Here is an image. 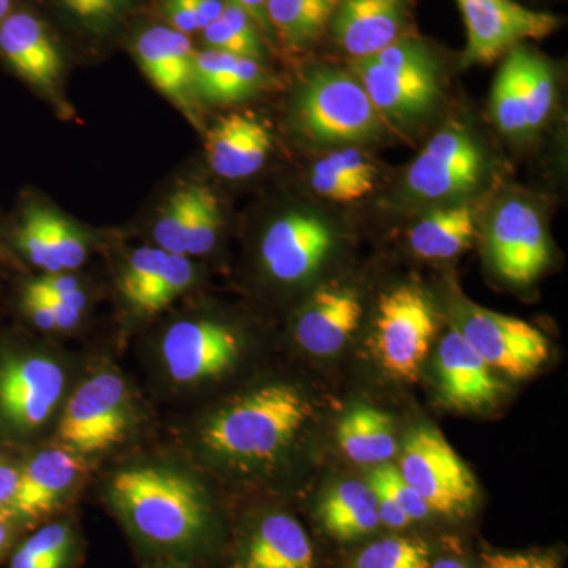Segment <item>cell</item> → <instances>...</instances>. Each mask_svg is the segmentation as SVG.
<instances>
[{"label": "cell", "mask_w": 568, "mask_h": 568, "mask_svg": "<svg viewBox=\"0 0 568 568\" xmlns=\"http://www.w3.org/2000/svg\"><path fill=\"white\" fill-rule=\"evenodd\" d=\"M481 568H560L558 559L540 552H488Z\"/></svg>", "instance_id": "42"}, {"label": "cell", "mask_w": 568, "mask_h": 568, "mask_svg": "<svg viewBox=\"0 0 568 568\" xmlns=\"http://www.w3.org/2000/svg\"><path fill=\"white\" fill-rule=\"evenodd\" d=\"M133 54L142 73L166 99L185 111L196 102L192 40L170 26H149L136 33Z\"/></svg>", "instance_id": "15"}, {"label": "cell", "mask_w": 568, "mask_h": 568, "mask_svg": "<svg viewBox=\"0 0 568 568\" xmlns=\"http://www.w3.org/2000/svg\"><path fill=\"white\" fill-rule=\"evenodd\" d=\"M132 422L125 381L115 373H97L70 396L58 426L59 446L82 458L103 454L122 444Z\"/></svg>", "instance_id": "5"}, {"label": "cell", "mask_w": 568, "mask_h": 568, "mask_svg": "<svg viewBox=\"0 0 568 568\" xmlns=\"http://www.w3.org/2000/svg\"><path fill=\"white\" fill-rule=\"evenodd\" d=\"M159 7L164 22L174 31L185 33L189 37L200 32L196 18H194L186 0H160Z\"/></svg>", "instance_id": "43"}, {"label": "cell", "mask_w": 568, "mask_h": 568, "mask_svg": "<svg viewBox=\"0 0 568 568\" xmlns=\"http://www.w3.org/2000/svg\"><path fill=\"white\" fill-rule=\"evenodd\" d=\"M354 71L373 106L390 121H416L433 110L440 95L435 55L417 40L399 39L357 59Z\"/></svg>", "instance_id": "3"}, {"label": "cell", "mask_w": 568, "mask_h": 568, "mask_svg": "<svg viewBox=\"0 0 568 568\" xmlns=\"http://www.w3.org/2000/svg\"><path fill=\"white\" fill-rule=\"evenodd\" d=\"M477 234V211L473 204L437 207L414 224L409 245L424 260H450L465 252Z\"/></svg>", "instance_id": "24"}, {"label": "cell", "mask_w": 568, "mask_h": 568, "mask_svg": "<svg viewBox=\"0 0 568 568\" xmlns=\"http://www.w3.org/2000/svg\"><path fill=\"white\" fill-rule=\"evenodd\" d=\"M523 95L529 133L547 121L555 104L556 81L549 63L528 48H523Z\"/></svg>", "instance_id": "31"}, {"label": "cell", "mask_w": 568, "mask_h": 568, "mask_svg": "<svg viewBox=\"0 0 568 568\" xmlns=\"http://www.w3.org/2000/svg\"><path fill=\"white\" fill-rule=\"evenodd\" d=\"M364 308L353 290L338 284L320 287L295 323V339L306 353L332 355L349 342L361 324Z\"/></svg>", "instance_id": "20"}, {"label": "cell", "mask_w": 568, "mask_h": 568, "mask_svg": "<svg viewBox=\"0 0 568 568\" xmlns=\"http://www.w3.org/2000/svg\"><path fill=\"white\" fill-rule=\"evenodd\" d=\"M523 48L519 44L504 55L506 59L493 84V118L500 132L506 134L528 133L523 95Z\"/></svg>", "instance_id": "28"}, {"label": "cell", "mask_w": 568, "mask_h": 568, "mask_svg": "<svg viewBox=\"0 0 568 568\" xmlns=\"http://www.w3.org/2000/svg\"><path fill=\"white\" fill-rule=\"evenodd\" d=\"M194 267L189 256L170 253L162 274L138 297L130 302V306L140 315H156L173 304L179 295L185 293L194 282Z\"/></svg>", "instance_id": "32"}, {"label": "cell", "mask_w": 568, "mask_h": 568, "mask_svg": "<svg viewBox=\"0 0 568 568\" xmlns=\"http://www.w3.org/2000/svg\"><path fill=\"white\" fill-rule=\"evenodd\" d=\"M320 518L338 540L366 536L381 525L375 491L364 481H343L324 496Z\"/></svg>", "instance_id": "26"}, {"label": "cell", "mask_w": 568, "mask_h": 568, "mask_svg": "<svg viewBox=\"0 0 568 568\" xmlns=\"http://www.w3.org/2000/svg\"><path fill=\"white\" fill-rule=\"evenodd\" d=\"M73 536L69 526L52 523L26 538L10 560V568H63L69 560Z\"/></svg>", "instance_id": "30"}, {"label": "cell", "mask_w": 568, "mask_h": 568, "mask_svg": "<svg viewBox=\"0 0 568 568\" xmlns=\"http://www.w3.org/2000/svg\"><path fill=\"white\" fill-rule=\"evenodd\" d=\"M274 149L271 130L253 112L222 115L205 134V156L213 173L230 181L246 179L264 166Z\"/></svg>", "instance_id": "19"}, {"label": "cell", "mask_w": 568, "mask_h": 568, "mask_svg": "<svg viewBox=\"0 0 568 568\" xmlns=\"http://www.w3.org/2000/svg\"><path fill=\"white\" fill-rule=\"evenodd\" d=\"M336 440L351 462L384 465L396 452L394 420L376 407L355 406L339 420Z\"/></svg>", "instance_id": "25"}, {"label": "cell", "mask_w": 568, "mask_h": 568, "mask_svg": "<svg viewBox=\"0 0 568 568\" xmlns=\"http://www.w3.org/2000/svg\"><path fill=\"white\" fill-rule=\"evenodd\" d=\"M112 506L130 528L159 547H185L204 532L203 491L186 476L164 467L123 469L112 477Z\"/></svg>", "instance_id": "2"}, {"label": "cell", "mask_w": 568, "mask_h": 568, "mask_svg": "<svg viewBox=\"0 0 568 568\" xmlns=\"http://www.w3.org/2000/svg\"><path fill=\"white\" fill-rule=\"evenodd\" d=\"M429 548L409 537L381 538L354 560V568H429Z\"/></svg>", "instance_id": "33"}, {"label": "cell", "mask_w": 568, "mask_h": 568, "mask_svg": "<svg viewBox=\"0 0 568 568\" xmlns=\"http://www.w3.org/2000/svg\"><path fill=\"white\" fill-rule=\"evenodd\" d=\"M368 485L386 493L396 506L405 511L410 521L424 519L432 514L425 500L414 491V488L403 478L398 467L394 465L384 463V465H379L375 470H372L368 476Z\"/></svg>", "instance_id": "38"}, {"label": "cell", "mask_w": 568, "mask_h": 568, "mask_svg": "<svg viewBox=\"0 0 568 568\" xmlns=\"http://www.w3.org/2000/svg\"><path fill=\"white\" fill-rule=\"evenodd\" d=\"M85 473L80 455L61 446L43 448L22 463L20 485L10 507L18 525H29L50 515Z\"/></svg>", "instance_id": "16"}, {"label": "cell", "mask_w": 568, "mask_h": 568, "mask_svg": "<svg viewBox=\"0 0 568 568\" xmlns=\"http://www.w3.org/2000/svg\"><path fill=\"white\" fill-rule=\"evenodd\" d=\"M0 254H2V239H0Z\"/></svg>", "instance_id": "52"}, {"label": "cell", "mask_w": 568, "mask_h": 568, "mask_svg": "<svg viewBox=\"0 0 568 568\" xmlns=\"http://www.w3.org/2000/svg\"><path fill=\"white\" fill-rule=\"evenodd\" d=\"M429 568H469L467 564L463 562V560L458 559H443L437 560L436 564H432Z\"/></svg>", "instance_id": "50"}, {"label": "cell", "mask_w": 568, "mask_h": 568, "mask_svg": "<svg viewBox=\"0 0 568 568\" xmlns=\"http://www.w3.org/2000/svg\"><path fill=\"white\" fill-rule=\"evenodd\" d=\"M452 320L467 345L485 364L511 379L536 375L549 358V339L540 328L473 304L465 297L452 301Z\"/></svg>", "instance_id": "6"}, {"label": "cell", "mask_w": 568, "mask_h": 568, "mask_svg": "<svg viewBox=\"0 0 568 568\" xmlns=\"http://www.w3.org/2000/svg\"><path fill=\"white\" fill-rule=\"evenodd\" d=\"M17 525V519L10 514H0V562L9 555L11 545H13L14 526Z\"/></svg>", "instance_id": "49"}, {"label": "cell", "mask_w": 568, "mask_h": 568, "mask_svg": "<svg viewBox=\"0 0 568 568\" xmlns=\"http://www.w3.org/2000/svg\"><path fill=\"white\" fill-rule=\"evenodd\" d=\"M241 355V338L213 321H179L162 339V357L174 383L192 384L230 372Z\"/></svg>", "instance_id": "12"}, {"label": "cell", "mask_w": 568, "mask_h": 568, "mask_svg": "<svg viewBox=\"0 0 568 568\" xmlns=\"http://www.w3.org/2000/svg\"><path fill=\"white\" fill-rule=\"evenodd\" d=\"M317 164L331 171L336 178L342 179L351 185L357 186L365 194L375 190L376 168L368 159L354 148L339 149L331 152L323 159L317 160Z\"/></svg>", "instance_id": "39"}, {"label": "cell", "mask_w": 568, "mask_h": 568, "mask_svg": "<svg viewBox=\"0 0 568 568\" xmlns=\"http://www.w3.org/2000/svg\"><path fill=\"white\" fill-rule=\"evenodd\" d=\"M170 253L159 246H141L130 254L129 261L123 265L119 290L125 298L126 304L138 297L159 275L162 274Z\"/></svg>", "instance_id": "36"}, {"label": "cell", "mask_w": 568, "mask_h": 568, "mask_svg": "<svg viewBox=\"0 0 568 568\" xmlns=\"http://www.w3.org/2000/svg\"><path fill=\"white\" fill-rule=\"evenodd\" d=\"M65 388L62 366L47 355L0 345V433L31 435L50 420Z\"/></svg>", "instance_id": "7"}, {"label": "cell", "mask_w": 568, "mask_h": 568, "mask_svg": "<svg viewBox=\"0 0 568 568\" xmlns=\"http://www.w3.org/2000/svg\"><path fill=\"white\" fill-rule=\"evenodd\" d=\"M14 0H0V22L6 20L13 10Z\"/></svg>", "instance_id": "51"}, {"label": "cell", "mask_w": 568, "mask_h": 568, "mask_svg": "<svg viewBox=\"0 0 568 568\" xmlns=\"http://www.w3.org/2000/svg\"><path fill=\"white\" fill-rule=\"evenodd\" d=\"M298 126L320 144H351L375 136L381 115L357 78L339 70H316L295 103Z\"/></svg>", "instance_id": "4"}, {"label": "cell", "mask_w": 568, "mask_h": 568, "mask_svg": "<svg viewBox=\"0 0 568 568\" xmlns=\"http://www.w3.org/2000/svg\"><path fill=\"white\" fill-rule=\"evenodd\" d=\"M338 0H267L271 31L294 48L312 44L331 22Z\"/></svg>", "instance_id": "27"}, {"label": "cell", "mask_w": 568, "mask_h": 568, "mask_svg": "<svg viewBox=\"0 0 568 568\" xmlns=\"http://www.w3.org/2000/svg\"><path fill=\"white\" fill-rule=\"evenodd\" d=\"M466 24L463 63H491L526 40H540L559 28L560 20L530 10L514 0H455Z\"/></svg>", "instance_id": "10"}, {"label": "cell", "mask_w": 568, "mask_h": 568, "mask_svg": "<svg viewBox=\"0 0 568 568\" xmlns=\"http://www.w3.org/2000/svg\"><path fill=\"white\" fill-rule=\"evenodd\" d=\"M484 170L476 141L458 129L435 134L420 155L410 163L406 186L425 200H446L470 192Z\"/></svg>", "instance_id": "13"}, {"label": "cell", "mask_w": 568, "mask_h": 568, "mask_svg": "<svg viewBox=\"0 0 568 568\" xmlns=\"http://www.w3.org/2000/svg\"><path fill=\"white\" fill-rule=\"evenodd\" d=\"M11 244L18 252L44 274H55L54 260L51 256L48 241L47 224H44V207L39 204H28L22 209L20 220L11 231Z\"/></svg>", "instance_id": "34"}, {"label": "cell", "mask_w": 568, "mask_h": 568, "mask_svg": "<svg viewBox=\"0 0 568 568\" xmlns=\"http://www.w3.org/2000/svg\"><path fill=\"white\" fill-rule=\"evenodd\" d=\"M313 564L315 551L301 523L274 514L253 530L237 568H313Z\"/></svg>", "instance_id": "23"}, {"label": "cell", "mask_w": 568, "mask_h": 568, "mask_svg": "<svg viewBox=\"0 0 568 568\" xmlns=\"http://www.w3.org/2000/svg\"><path fill=\"white\" fill-rule=\"evenodd\" d=\"M405 22V0H338L328 24L347 54L365 59L402 39Z\"/></svg>", "instance_id": "21"}, {"label": "cell", "mask_w": 568, "mask_h": 568, "mask_svg": "<svg viewBox=\"0 0 568 568\" xmlns=\"http://www.w3.org/2000/svg\"><path fill=\"white\" fill-rule=\"evenodd\" d=\"M48 241L58 272L80 268L88 257V237L61 213L44 207Z\"/></svg>", "instance_id": "35"}, {"label": "cell", "mask_w": 568, "mask_h": 568, "mask_svg": "<svg viewBox=\"0 0 568 568\" xmlns=\"http://www.w3.org/2000/svg\"><path fill=\"white\" fill-rule=\"evenodd\" d=\"M312 414V403L301 390L268 384L212 414L201 428V443L227 462H271L293 443Z\"/></svg>", "instance_id": "1"}, {"label": "cell", "mask_w": 568, "mask_h": 568, "mask_svg": "<svg viewBox=\"0 0 568 568\" xmlns=\"http://www.w3.org/2000/svg\"><path fill=\"white\" fill-rule=\"evenodd\" d=\"M267 81V73L256 59L230 52L196 51L194 89L209 103L230 104L248 99Z\"/></svg>", "instance_id": "22"}, {"label": "cell", "mask_w": 568, "mask_h": 568, "mask_svg": "<svg viewBox=\"0 0 568 568\" xmlns=\"http://www.w3.org/2000/svg\"><path fill=\"white\" fill-rule=\"evenodd\" d=\"M24 286L43 298L44 304L50 308L52 317H54L55 331H70V328L77 327L78 323H80L82 312H78L73 306L67 305L65 302L59 301V298L52 297V295L41 293L31 282L26 283Z\"/></svg>", "instance_id": "46"}, {"label": "cell", "mask_w": 568, "mask_h": 568, "mask_svg": "<svg viewBox=\"0 0 568 568\" xmlns=\"http://www.w3.org/2000/svg\"><path fill=\"white\" fill-rule=\"evenodd\" d=\"M133 2L134 0H54L55 6L70 18L95 31L111 28Z\"/></svg>", "instance_id": "40"}, {"label": "cell", "mask_w": 568, "mask_h": 568, "mask_svg": "<svg viewBox=\"0 0 568 568\" xmlns=\"http://www.w3.org/2000/svg\"><path fill=\"white\" fill-rule=\"evenodd\" d=\"M170 568H178V567H170Z\"/></svg>", "instance_id": "53"}, {"label": "cell", "mask_w": 568, "mask_h": 568, "mask_svg": "<svg viewBox=\"0 0 568 568\" xmlns=\"http://www.w3.org/2000/svg\"><path fill=\"white\" fill-rule=\"evenodd\" d=\"M20 308L22 315L28 317L39 331H55L54 317H52L50 308L44 304L43 298L29 287H22Z\"/></svg>", "instance_id": "45"}, {"label": "cell", "mask_w": 568, "mask_h": 568, "mask_svg": "<svg viewBox=\"0 0 568 568\" xmlns=\"http://www.w3.org/2000/svg\"><path fill=\"white\" fill-rule=\"evenodd\" d=\"M437 384L444 405L450 409L473 413L493 406L506 386L493 375L457 328H452L437 349Z\"/></svg>", "instance_id": "17"}, {"label": "cell", "mask_w": 568, "mask_h": 568, "mask_svg": "<svg viewBox=\"0 0 568 568\" xmlns=\"http://www.w3.org/2000/svg\"><path fill=\"white\" fill-rule=\"evenodd\" d=\"M398 469L429 511L465 514L476 499V477L435 426L410 433Z\"/></svg>", "instance_id": "9"}, {"label": "cell", "mask_w": 568, "mask_h": 568, "mask_svg": "<svg viewBox=\"0 0 568 568\" xmlns=\"http://www.w3.org/2000/svg\"><path fill=\"white\" fill-rule=\"evenodd\" d=\"M488 248L497 274L514 284L536 282L551 257L540 215L518 200L507 201L493 213Z\"/></svg>", "instance_id": "11"}, {"label": "cell", "mask_w": 568, "mask_h": 568, "mask_svg": "<svg viewBox=\"0 0 568 568\" xmlns=\"http://www.w3.org/2000/svg\"><path fill=\"white\" fill-rule=\"evenodd\" d=\"M186 3L196 18L200 32L213 21L220 20L224 9V0H186Z\"/></svg>", "instance_id": "47"}, {"label": "cell", "mask_w": 568, "mask_h": 568, "mask_svg": "<svg viewBox=\"0 0 568 568\" xmlns=\"http://www.w3.org/2000/svg\"><path fill=\"white\" fill-rule=\"evenodd\" d=\"M437 321L420 290L398 286L381 294L375 321V354L388 377L414 383L432 349Z\"/></svg>", "instance_id": "8"}, {"label": "cell", "mask_w": 568, "mask_h": 568, "mask_svg": "<svg viewBox=\"0 0 568 568\" xmlns=\"http://www.w3.org/2000/svg\"><path fill=\"white\" fill-rule=\"evenodd\" d=\"M222 224L219 197L207 186L201 185L192 227L186 239V256H203L211 252L216 244Z\"/></svg>", "instance_id": "37"}, {"label": "cell", "mask_w": 568, "mask_h": 568, "mask_svg": "<svg viewBox=\"0 0 568 568\" xmlns=\"http://www.w3.org/2000/svg\"><path fill=\"white\" fill-rule=\"evenodd\" d=\"M0 58L11 71L44 92L58 88L62 55L50 29L29 10H11L0 22Z\"/></svg>", "instance_id": "18"}, {"label": "cell", "mask_w": 568, "mask_h": 568, "mask_svg": "<svg viewBox=\"0 0 568 568\" xmlns=\"http://www.w3.org/2000/svg\"><path fill=\"white\" fill-rule=\"evenodd\" d=\"M332 242L331 230L320 216L294 212L267 227L261 244V260L278 282H301L321 267Z\"/></svg>", "instance_id": "14"}, {"label": "cell", "mask_w": 568, "mask_h": 568, "mask_svg": "<svg viewBox=\"0 0 568 568\" xmlns=\"http://www.w3.org/2000/svg\"><path fill=\"white\" fill-rule=\"evenodd\" d=\"M226 2L234 3L239 9L246 11L253 21L256 22L257 28L263 33H271V26L267 21V0H226Z\"/></svg>", "instance_id": "48"}, {"label": "cell", "mask_w": 568, "mask_h": 568, "mask_svg": "<svg viewBox=\"0 0 568 568\" xmlns=\"http://www.w3.org/2000/svg\"><path fill=\"white\" fill-rule=\"evenodd\" d=\"M21 465L0 450V514H10L20 485Z\"/></svg>", "instance_id": "44"}, {"label": "cell", "mask_w": 568, "mask_h": 568, "mask_svg": "<svg viewBox=\"0 0 568 568\" xmlns=\"http://www.w3.org/2000/svg\"><path fill=\"white\" fill-rule=\"evenodd\" d=\"M200 190L201 185L197 183H189L179 186L168 197L159 219L153 224V241L159 248L186 256V239L192 227Z\"/></svg>", "instance_id": "29"}, {"label": "cell", "mask_w": 568, "mask_h": 568, "mask_svg": "<svg viewBox=\"0 0 568 568\" xmlns=\"http://www.w3.org/2000/svg\"><path fill=\"white\" fill-rule=\"evenodd\" d=\"M201 33H203L204 43L207 44V48H211V50L230 52V54L242 55V58L256 59L254 58L253 51L250 50L248 44H246L222 18L213 21L212 24H209Z\"/></svg>", "instance_id": "41"}]
</instances>
